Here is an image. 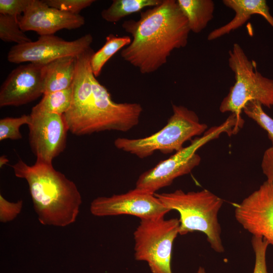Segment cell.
Returning <instances> with one entry per match:
<instances>
[{"mask_svg": "<svg viewBox=\"0 0 273 273\" xmlns=\"http://www.w3.org/2000/svg\"><path fill=\"white\" fill-rule=\"evenodd\" d=\"M155 195L170 211L179 213V235L202 232L214 251H224L218 217L224 202L221 198L206 189L188 192L179 189Z\"/></svg>", "mask_w": 273, "mask_h": 273, "instance_id": "cell-4", "label": "cell"}, {"mask_svg": "<svg viewBox=\"0 0 273 273\" xmlns=\"http://www.w3.org/2000/svg\"><path fill=\"white\" fill-rule=\"evenodd\" d=\"M262 106L258 101H250L245 105L243 111L266 131L273 147V119L265 113Z\"/></svg>", "mask_w": 273, "mask_h": 273, "instance_id": "cell-22", "label": "cell"}, {"mask_svg": "<svg viewBox=\"0 0 273 273\" xmlns=\"http://www.w3.org/2000/svg\"><path fill=\"white\" fill-rule=\"evenodd\" d=\"M162 2V0H113L108 8L102 11L101 15L104 20L116 23L145 8L157 6Z\"/></svg>", "mask_w": 273, "mask_h": 273, "instance_id": "cell-18", "label": "cell"}, {"mask_svg": "<svg viewBox=\"0 0 273 273\" xmlns=\"http://www.w3.org/2000/svg\"><path fill=\"white\" fill-rule=\"evenodd\" d=\"M31 0H0V14L19 18Z\"/></svg>", "mask_w": 273, "mask_h": 273, "instance_id": "cell-27", "label": "cell"}, {"mask_svg": "<svg viewBox=\"0 0 273 273\" xmlns=\"http://www.w3.org/2000/svg\"><path fill=\"white\" fill-rule=\"evenodd\" d=\"M131 39L129 36H117L109 34L103 46L95 52L90 59V66L96 77L99 76L107 62L117 52L128 46Z\"/></svg>", "mask_w": 273, "mask_h": 273, "instance_id": "cell-19", "label": "cell"}, {"mask_svg": "<svg viewBox=\"0 0 273 273\" xmlns=\"http://www.w3.org/2000/svg\"><path fill=\"white\" fill-rule=\"evenodd\" d=\"M235 217L253 236L273 245V184L266 180L238 204Z\"/></svg>", "mask_w": 273, "mask_h": 273, "instance_id": "cell-12", "label": "cell"}, {"mask_svg": "<svg viewBox=\"0 0 273 273\" xmlns=\"http://www.w3.org/2000/svg\"><path fill=\"white\" fill-rule=\"evenodd\" d=\"M9 159L6 155H2L0 157V167L2 168L4 165H6L8 162Z\"/></svg>", "mask_w": 273, "mask_h": 273, "instance_id": "cell-29", "label": "cell"}, {"mask_svg": "<svg viewBox=\"0 0 273 273\" xmlns=\"http://www.w3.org/2000/svg\"><path fill=\"white\" fill-rule=\"evenodd\" d=\"M261 168L267 177L266 180L273 184V147L265 151L262 160Z\"/></svg>", "mask_w": 273, "mask_h": 273, "instance_id": "cell-28", "label": "cell"}, {"mask_svg": "<svg viewBox=\"0 0 273 273\" xmlns=\"http://www.w3.org/2000/svg\"><path fill=\"white\" fill-rule=\"evenodd\" d=\"M0 38L6 42L21 44L32 40L20 28L19 18L0 14Z\"/></svg>", "mask_w": 273, "mask_h": 273, "instance_id": "cell-21", "label": "cell"}, {"mask_svg": "<svg viewBox=\"0 0 273 273\" xmlns=\"http://www.w3.org/2000/svg\"><path fill=\"white\" fill-rule=\"evenodd\" d=\"M30 115H22L18 117H5L0 119V141L6 139L18 140L22 138L20 131L23 125H28Z\"/></svg>", "mask_w": 273, "mask_h": 273, "instance_id": "cell-23", "label": "cell"}, {"mask_svg": "<svg viewBox=\"0 0 273 273\" xmlns=\"http://www.w3.org/2000/svg\"><path fill=\"white\" fill-rule=\"evenodd\" d=\"M251 244L255 254L253 273H268L266 255L269 244L261 237L253 236Z\"/></svg>", "mask_w": 273, "mask_h": 273, "instance_id": "cell-24", "label": "cell"}, {"mask_svg": "<svg viewBox=\"0 0 273 273\" xmlns=\"http://www.w3.org/2000/svg\"><path fill=\"white\" fill-rule=\"evenodd\" d=\"M76 57L66 56L43 65L42 76L43 94L67 89L74 81Z\"/></svg>", "mask_w": 273, "mask_h": 273, "instance_id": "cell-16", "label": "cell"}, {"mask_svg": "<svg viewBox=\"0 0 273 273\" xmlns=\"http://www.w3.org/2000/svg\"><path fill=\"white\" fill-rule=\"evenodd\" d=\"M43 65L29 63L13 69L0 88V107L19 106L43 95Z\"/></svg>", "mask_w": 273, "mask_h": 273, "instance_id": "cell-13", "label": "cell"}, {"mask_svg": "<svg viewBox=\"0 0 273 273\" xmlns=\"http://www.w3.org/2000/svg\"><path fill=\"white\" fill-rule=\"evenodd\" d=\"M229 65L235 82L220 103L221 113L230 112L240 120L241 113L249 102L256 101L268 108L273 107V79L263 76L256 69L239 44L235 43L229 52Z\"/></svg>", "mask_w": 273, "mask_h": 273, "instance_id": "cell-7", "label": "cell"}, {"mask_svg": "<svg viewBox=\"0 0 273 273\" xmlns=\"http://www.w3.org/2000/svg\"><path fill=\"white\" fill-rule=\"evenodd\" d=\"M179 228L177 218L140 219L133 233L135 260L146 262L152 273H172L173 244Z\"/></svg>", "mask_w": 273, "mask_h": 273, "instance_id": "cell-8", "label": "cell"}, {"mask_svg": "<svg viewBox=\"0 0 273 273\" xmlns=\"http://www.w3.org/2000/svg\"><path fill=\"white\" fill-rule=\"evenodd\" d=\"M92 80V86L73 91L71 106L63 115L69 131L79 136L105 130L126 132L138 124L143 112L140 104L115 102L94 75Z\"/></svg>", "mask_w": 273, "mask_h": 273, "instance_id": "cell-2", "label": "cell"}, {"mask_svg": "<svg viewBox=\"0 0 273 273\" xmlns=\"http://www.w3.org/2000/svg\"><path fill=\"white\" fill-rule=\"evenodd\" d=\"M222 2L235 12V15L229 22L210 32L208 40L216 39L240 28L253 15L262 16L273 27V17L266 1L223 0Z\"/></svg>", "mask_w": 273, "mask_h": 273, "instance_id": "cell-15", "label": "cell"}, {"mask_svg": "<svg viewBox=\"0 0 273 273\" xmlns=\"http://www.w3.org/2000/svg\"><path fill=\"white\" fill-rule=\"evenodd\" d=\"M24 32L33 31L39 36L54 34L63 29H75L85 23L80 14L65 12L49 6L44 1L31 0L22 16L19 18Z\"/></svg>", "mask_w": 273, "mask_h": 273, "instance_id": "cell-14", "label": "cell"}, {"mask_svg": "<svg viewBox=\"0 0 273 273\" xmlns=\"http://www.w3.org/2000/svg\"><path fill=\"white\" fill-rule=\"evenodd\" d=\"M72 85L65 89L46 93L31 111L64 114L69 109L72 99Z\"/></svg>", "mask_w": 273, "mask_h": 273, "instance_id": "cell-20", "label": "cell"}, {"mask_svg": "<svg viewBox=\"0 0 273 273\" xmlns=\"http://www.w3.org/2000/svg\"><path fill=\"white\" fill-rule=\"evenodd\" d=\"M15 176L28 183L34 211L43 225L66 226L76 221L82 203L75 183L52 164L19 159L11 165Z\"/></svg>", "mask_w": 273, "mask_h": 273, "instance_id": "cell-3", "label": "cell"}, {"mask_svg": "<svg viewBox=\"0 0 273 273\" xmlns=\"http://www.w3.org/2000/svg\"><path fill=\"white\" fill-rule=\"evenodd\" d=\"M90 211L96 216L130 215L140 219L164 217L170 211L151 194L134 188L110 197H98L90 203Z\"/></svg>", "mask_w": 273, "mask_h": 273, "instance_id": "cell-10", "label": "cell"}, {"mask_svg": "<svg viewBox=\"0 0 273 273\" xmlns=\"http://www.w3.org/2000/svg\"><path fill=\"white\" fill-rule=\"evenodd\" d=\"M23 202L18 200L16 202H11L7 200L0 195V221L6 223L15 219L20 213Z\"/></svg>", "mask_w": 273, "mask_h": 273, "instance_id": "cell-26", "label": "cell"}, {"mask_svg": "<svg viewBox=\"0 0 273 273\" xmlns=\"http://www.w3.org/2000/svg\"><path fill=\"white\" fill-rule=\"evenodd\" d=\"M196 273H206V271L203 267L200 266L199 267Z\"/></svg>", "mask_w": 273, "mask_h": 273, "instance_id": "cell-30", "label": "cell"}, {"mask_svg": "<svg viewBox=\"0 0 273 273\" xmlns=\"http://www.w3.org/2000/svg\"><path fill=\"white\" fill-rule=\"evenodd\" d=\"M93 41L89 33L72 41H66L54 34L39 36L36 41L13 46L8 52L7 59L15 64L28 62L45 65L61 57H77L91 47Z\"/></svg>", "mask_w": 273, "mask_h": 273, "instance_id": "cell-9", "label": "cell"}, {"mask_svg": "<svg viewBox=\"0 0 273 273\" xmlns=\"http://www.w3.org/2000/svg\"><path fill=\"white\" fill-rule=\"evenodd\" d=\"M122 27L132 38L121 50V56L144 74L156 71L173 51L185 48L190 32L175 0H162L159 5L141 12L139 20L124 21Z\"/></svg>", "mask_w": 273, "mask_h": 273, "instance_id": "cell-1", "label": "cell"}, {"mask_svg": "<svg viewBox=\"0 0 273 273\" xmlns=\"http://www.w3.org/2000/svg\"><path fill=\"white\" fill-rule=\"evenodd\" d=\"M50 7L59 10L79 14L83 9L91 6L95 0H43Z\"/></svg>", "mask_w": 273, "mask_h": 273, "instance_id": "cell-25", "label": "cell"}, {"mask_svg": "<svg viewBox=\"0 0 273 273\" xmlns=\"http://www.w3.org/2000/svg\"><path fill=\"white\" fill-rule=\"evenodd\" d=\"M172 114L166 124L155 133L139 139L119 138L114 144L118 149L143 159L155 151L167 154L184 148V144L205 132L207 125L200 122L197 114L187 107L172 104Z\"/></svg>", "mask_w": 273, "mask_h": 273, "instance_id": "cell-5", "label": "cell"}, {"mask_svg": "<svg viewBox=\"0 0 273 273\" xmlns=\"http://www.w3.org/2000/svg\"><path fill=\"white\" fill-rule=\"evenodd\" d=\"M239 126L237 116L231 113L221 124L206 131L202 136L194 139L189 146L142 173L136 181L135 188L155 194L159 190L170 186L175 178L190 173L199 165L201 159L196 152L199 148L223 132L229 135L235 134Z\"/></svg>", "mask_w": 273, "mask_h": 273, "instance_id": "cell-6", "label": "cell"}, {"mask_svg": "<svg viewBox=\"0 0 273 273\" xmlns=\"http://www.w3.org/2000/svg\"><path fill=\"white\" fill-rule=\"evenodd\" d=\"M186 18L190 31L201 32L213 18L214 3L211 0H177Z\"/></svg>", "mask_w": 273, "mask_h": 273, "instance_id": "cell-17", "label": "cell"}, {"mask_svg": "<svg viewBox=\"0 0 273 273\" xmlns=\"http://www.w3.org/2000/svg\"><path fill=\"white\" fill-rule=\"evenodd\" d=\"M29 128L30 149L36 161L52 164L66 148L69 131L62 115L31 111Z\"/></svg>", "mask_w": 273, "mask_h": 273, "instance_id": "cell-11", "label": "cell"}]
</instances>
